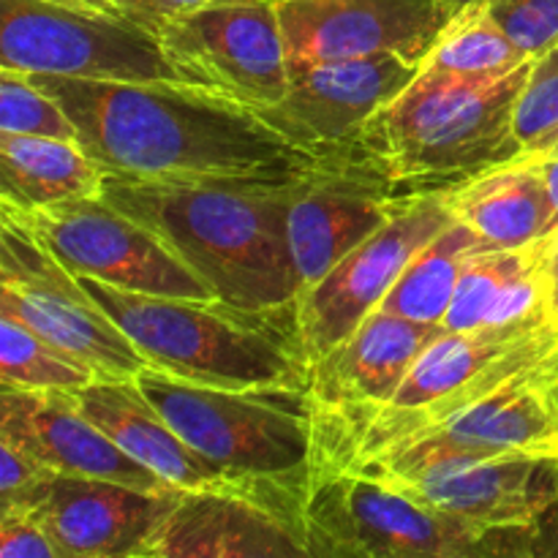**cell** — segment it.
Wrapping results in <instances>:
<instances>
[{"label": "cell", "mask_w": 558, "mask_h": 558, "mask_svg": "<svg viewBox=\"0 0 558 558\" xmlns=\"http://www.w3.org/2000/svg\"><path fill=\"white\" fill-rule=\"evenodd\" d=\"M526 58H537L558 44V0H483Z\"/></svg>", "instance_id": "cell-30"}, {"label": "cell", "mask_w": 558, "mask_h": 558, "mask_svg": "<svg viewBox=\"0 0 558 558\" xmlns=\"http://www.w3.org/2000/svg\"><path fill=\"white\" fill-rule=\"evenodd\" d=\"M534 156H537L539 169H543L545 185H548V194L558 210V153H534Z\"/></svg>", "instance_id": "cell-35"}, {"label": "cell", "mask_w": 558, "mask_h": 558, "mask_svg": "<svg viewBox=\"0 0 558 558\" xmlns=\"http://www.w3.org/2000/svg\"><path fill=\"white\" fill-rule=\"evenodd\" d=\"M74 392L82 412L134 461L161 474L178 488L227 480L221 466L196 452L161 412L153 407L134 379H96Z\"/></svg>", "instance_id": "cell-21"}, {"label": "cell", "mask_w": 558, "mask_h": 558, "mask_svg": "<svg viewBox=\"0 0 558 558\" xmlns=\"http://www.w3.org/2000/svg\"><path fill=\"white\" fill-rule=\"evenodd\" d=\"M412 196H398L387 185L349 167L305 178L289 189V245L300 294L322 281L349 251L390 221Z\"/></svg>", "instance_id": "cell-18"}, {"label": "cell", "mask_w": 558, "mask_h": 558, "mask_svg": "<svg viewBox=\"0 0 558 558\" xmlns=\"http://www.w3.org/2000/svg\"><path fill=\"white\" fill-rule=\"evenodd\" d=\"M556 392H558V385H556Z\"/></svg>", "instance_id": "cell-39"}, {"label": "cell", "mask_w": 558, "mask_h": 558, "mask_svg": "<svg viewBox=\"0 0 558 558\" xmlns=\"http://www.w3.org/2000/svg\"><path fill=\"white\" fill-rule=\"evenodd\" d=\"M545 153H558V140L554 142V147H550V150H545Z\"/></svg>", "instance_id": "cell-38"}, {"label": "cell", "mask_w": 558, "mask_h": 558, "mask_svg": "<svg viewBox=\"0 0 558 558\" xmlns=\"http://www.w3.org/2000/svg\"><path fill=\"white\" fill-rule=\"evenodd\" d=\"M96 379V371L60 352L14 314L0 311V385L20 390H80Z\"/></svg>", "instance_id": "cell-27"}, {"label": "cell", "mask_w": 558, "mask_h": 558, "mask_svg": "<svg viewBox=\"0 0 558 558\" xmlns=\"http://www.w3.org/2000/svg\"><path fill=\"white\" fill-rule=\"evenodd\" d=\"M0 207L25 218L76 276L156 298H216L161 238L101 196L58 202L38 210H20L5 202Z\"/></svg>", "instance_id": "cell-12"}, {"label": "cell", "mask_w": 558, "mask_h": 558, "mask_svg": "<svg viewBox=\"0 0 558 558\" xmlns=\"http://www.w3.org/2000/svg\"><path fill=\"white\" fill-rule=\"evenodd\" d=\"M556 385L558 374L526 376L385 447L417 445L463 458L558 452Z\"/></svg>", "instance_id": "cell-19"}, {"label": "cell", "mask_w": 558, "mask_h": 558, "mask_svg": "<svg viewBox=\"0 0 558 558\" xmlns=\"http://www.w3.org/2000/svg\"><path fill=\"white\" fill-rule=\"evenodd\" d=\"M52 474V469L20 447L0 441V507L20 505L25 501L44 480Z\"/></svg>", "instance_id": "cell-32"}, {"label": "cell", "mask_w": 558, "mask_h": 558, "mask_svg": "<svg viewBox=\"0 0 558 558\" xmlns=\"http://www.w3.org/2000/svg\"><path fill=\"white\" fill-rule=\"evenodd\" d=\"M298 490L232 477L178 488L140 558H308Z\"/></svg>", "instance_id": "cell-11"}, {"label": "cell", "mask_w": 558, "mask_h": 558, "mask_svg": "<svg viewBox=\"0 0 558 558\" xmlns=\"http://www.w3.org/2000/svg\"><path fill=\"white\" fill-rule=\"evenodd\" d=\"M298 523L308 558L550 556L543 534L450 515L349 463H311Z\"/></svg>", "instance_id": "cell-5"}, {"label": "cell", "mask_w": 558, "mask_h": 558, "mask_svg": "<svg viewBox=\"0 0 558 558\" xmlns=\"http://www.w3.org/2000/svg\"><path fill=\"white\" fill-rule=\"evenodd\" d=\"M445 325L371 311L363 325L311 363L308 392L322 407H385L401 390L414 360Z\"/></svg>", "instance_id": "cell-20"}, {"label": "cell", "mask_w": 558, "mask_h": 558, "mask_svg": "<svg viewBox=\"0 0 558 558\" xmlns=\"http://www.w3.org/2000/svg\"><path fill=\"white\" fill-rule=\"evenodd\" d=\"M281 0H205L158 31L180 82L267 109L289 87Z\"/></svg>", "instance_id": "cell-10"}, {"label": "cell", "mask_w": 558, "mask_h": 558, "mask_svg": "<svg viewBox=\"0 0 558 558\" xmlns=\"http://www.w3.org/2000/svg\"><path fill=\"white\" fill-rule=\"evenodd\" d=\"M52 3L76 5V9H90V11H104V14L125 16V11L120 9L118 0H52ZM129 20H131V16H129Z\"/></svg>", "instance_id": "cell-36"}, {"label": "cell", "mask_w": 558, "mask_h": 558, "mask_svg": "<svg viewBox=\"0 0 558 558\" xmlns=\"http://www.w3.org/2000/svg\"><path fill=\"white\" fill-rule=\"evenodd\" d=\"M452 221L456 216L447 194L412 196L385 227L349 251L316 287L300 294V330L311 363L352 336L390 294L412 256Z\"/></svg>", "instance_id": "cell-13"}, {"label": "cell", "mask_w": 558, "mask_h": 558, "mask_svg": "<svg viewBox=\"0 0 558 558\" xmlns=\"http://www.w3.org/2000/svg\"><path fill=\"white\" fill-rule=\"evenodd\" d=\"M107 169L80 140L0 131V196L20 210L101 196Z\"/></svg>", "instance_id": "cell-24"}, {"label": "cell", "mask_w": 558, "mask_h": 558, "mask_svg": "<svg viewBox=\"0 0 558 558\" xmlns=\"http://www.w3.org/2000/svg\"><path fill=\"white\" fill-rule=\"evenodd\" d=\"M545 287H548V311L558 325V229L550 234L548 256H545Z\"/></svg>", "instance_id": "cell-34"}, {"label": "cell", "mask_w": 558, "mask_h": 558, "mask_svg": "<svg viewBox=\"0 0 558 558\" xmlns=\"http://www.w3.org/2000/svg\"><path fill=\"white\" fill-rule=\"evenodd\" d=\"M0 441L31 452L58 474L112 480L153 494L178 488L120 450L82 412L71 390H20L0 385Z\"/></svg>", "instance_id": "cell-17"}, {"label": "cell", "mask_w": 558, "mask_h": 558, "mask_svg": "<svg viewBox=\"0 0 558 558\" xmlns=\"http://www.w3.org/2000/svg\"><path fill=\"white\" fill-rule=\"evenodd\" d=\"M107 172L145 180L292 185L347 167L294 145L245 104L178 82H93L31 74Z\"/></svg>", "instance_id": "cell-1"}, {"label": "cell", "mask_w": 558, "mask_h": 558, "mask_svg": "<svg viewBox=\"0 0 558 558\" xmlns=\"http://www.w3.org/2000/svg\"><path fill=\"white\" fill-rule=\"evenodd\" d=\"M532 60L507 74L461 76L417 71L347 150V167L398 196L450 194L458 185L521 158L515 104Z\"/></svg>", "instance_id": "cell-3"}, {"label": "cell", "mask_w": 558, "mask_h": 558, "mask_svg": "<svg viewBox=\"0 0 558 558\" xmlns=\"http://www.w3.org/2000/svg\"><path fill=\"white\" fill-rule=\"evenodd\" d=\"M532 58L521 52L505 27L490 16L483 0L458 11L439 33L420 71H445L461 76L507 74Z\"/></svg>", "instance_id": "cell-26"}, {"label": "cell", "mask_w": 558, "mask_h": 558, "mask_svg": "<svg viewBox=\"0 0 558 558\" xmlns=\"http://www.w3.org/2000/svg\"><path fill=\"white\" fill-rule=\"evenodd\" d=\"M447 205L490 248H523L558 229V210L534 153L458 185L447 194Z\"/></svg>", "instance_id": "cell-22"}, {"label": "cell", "mask_w": 558, "mask_h": 558, "mask_svg": "<svg viewBox=\"0 0 558 558\" xmlns=\"http://www.w3.org/2000/svg\"><path fill=\"white\" fill-rule=\"evenodd\" d=\"M512 123L526 153H545L554 147L558 140V44L532 60Z\"/></svg>", "instance_id": "cell-29"}, {"label": "cell", "mask_w": 558, "mask_h": 558, "mask_svg": "<svg viewBox=\"0 0 558 558\" xmlns=\"http://www.w3.org/2000/svg\"><path fill=\"white\" fill-rule=\"evenodd\" d=\"M292 185L145 180L107 172L101 199L145 223L218 300L270 311L300 300L287 218Z\"/></svg>", "instance_id": "cell-2"}, {"label": "cell", "mask_w": 558, "mask_h": 558, "mask_svg": "<svg viewBox=\"0 0 558 558\" xmlns=\"http://www.w3.org/2000/svg\"><path fill=\"white\" fill-rule=\"evenodd\" d=\"M134 381L167 423L227 477L303 485L316 450V412L308 390L213 387L153 365Z\"/></svg>", "instance_id": "cell-6"}, {"label": "cell", "mask_w": 558, "mask_h": 558, "mask_svg": "<svg viewBox=\"0 0 558 558\" xmlns=\"http://www.w3.org/2000/svg\"><path fill=\"white\" fill-rule=\"evenodd\" d=\"M0 558H60L47 529L25 507H0Z\"/></svg>", "instance_id": "cell-31"}, {"label": "cell", "mask_w": 558, "mask_h": 558, "mask_svg": "<svg viewBox=\"0 0 558 558\" xmlns=\"http://www.w3.org/2000/svg\"><path fill=\"white\" fill-rule=\"evenodd\" d=\"M118 3L125 11V16H131V20L140 22L142 27H147V31H153L158 36V31L167 22L185 14V11L196 9L205 0H118Z\"/></svg>", "instance_id": "cell-33"}, {"label": "cell", "mask_w": 558, "mask_h": 558, "mask_svg": "<svg viewBox=\"0 0 558 558\" xmlns=\"http://www.w3.org/2000/svg\"><path fill=\"white\" fill-rule=\"evenodd\" d=\"M80 283L153 368L213 387L308 390L311 354L298 303L248 311L218 298L125 292L90 276Z\"/></svg>", "instance_id": "cell-4"}, {"label": "cell", "mask_w": 558, "mask_h": 558, "mask_svg": "<svg viewBox=\"0 0 558 558\" xmlns=\"http://www.w3.org/2000/svg\"><path fill=\"white\" fill-rule=\"evenodd\" d=\"M0 69L93 82L183 85L156 33L129 16L52 0H0Z\"/></svg>", "instance_id": "cell-9"}, {"label": "cell", "mask_w": 558, "mask_h": 558, "mask_svg": "<svg viewBox=\"0 0 558 558\" xmlns=\"http://www.w3.org/2000/svg\"><path fill=\"white\" fill-rule=\"evenodd\" d=\"M550 238L523 248H480L466 262L452 303L445 316V330H474L521 319L548 308L545 256Z\"/></svg>", "instance_id": "cell-23"}, {"label": "cell", "mask_w": 558, "mask_h": 558, "mask_svg": "<svg viewBox=\"0 0 558 558\" xmlns=\"http://www.w3.org/2000/svg\"><path fill=\"white\" fill-rule=\"evenodd\" d=\"M289 76L336 60L398 54L423 65L447 22V0H281Z\"/></svg>", "instance_id": "cell-14"}, {"label": "cell", "mask_w": 558, "mask_h": 558, "mask_svg": "<svg viewBox=\"0 0 558 558\" xmlns=\"http://www.w3.org/2000/svg\"><path fill=\"white\" fill-rule=\"evenodd\" d=\"M167 494L98 477L52 472L25 507L52 537L60 558H140L142 545L172 505Z\"/></svg>", "instance_id": "cell-16"}, {"label": "cell", "mask_w": 558, "mask_h": 558, "mask_svg": "<svg viewBox=\"0 0 558 558\" xmlns=\"http://www.w3.org/2000/svg\"><path fill=\"white\" fill-rule=\"evenodd\" d=\"M447 3H450L456 11H461V9H466V5L477 3V0H447Z\"/></svg>", "instance_id": "cell-37"}, {"label": "cell", "mask_w": 558, "mask_h": 558, "mask_svg": "<svg viewBox=\"0 0 558 558\" xmlns=\"http://www.w3.org/2000/svg\"><path fill=\"white\" fill-rule=\"evenodd\" d=\"M0 131L80 140L65 109L25 71L0 69Z\"/></svg>", "instance_id": "cell-28"}, {"label": "cell", "mask_w": 558, "mask_h": 558, "mask_svg": "<svg viewBox=\"0 0 558 558\" xmlns=\"http://www.w3.org/2000/svg\"><path fill=\"white\" fill-rule=\"evenodd\" d=\"M485 240L463 221H452L412 256L379 308L425 325H441L466 262L485 248Z\"/></svg>", "instance_id": "cell-25"}, {"label": "cell", "mask_w": 558, "mask_h": 558, "mask_svg": "<svg viewBox=\"0 0 558 558\" xmlns=\"http://www.w3.org/2000/svg\"><path fill=\"white\" fill-rule=\"evenodd\" d=\"M420 65L398 54L336 60L289 76V87L267 123L316 156L347 163V150L363 125L417 76Z\"/></svg>", "instance_id": "cell-15"}, {"label": "cell", "mask_w": 558, "mask_h": 558, "mask_svg": "<svg viewBox=\"0 0 558 558\" xmlns=\"http://www.w3.org/2000/svg\"><path fill=\"white\" fill-rule=\"evenodd\" d=\"M0 311L96 371L98 379H134L147 360L85 292L71 267L9 207H0Z\"/></svg>", "instance_id": "cell-8"}, {"label": "cell", "mask_w": 558, "mask_h": 558, "mask_svg": "<svg viewBox=\"0 0 558 558\" xmlns=\"http://www.w3.org/2000/svg\"><path fill=\"white\" fill-rule=\"evenodd\" d=\"M349 466L472 523L543 534L550 556H558V452L463 458L398 445Z\"/></svg>", "instance_id": "cell-7"}]
</instances>
